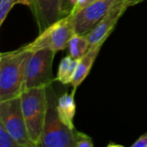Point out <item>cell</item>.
Here are the masks:
<instances>
[{
	"label": "cell",
	"instance_id": "cell-10",
	"mask_svg": "<svg viewBox=\"0 0 147 147\" xmlns=\"http://www.w3.org/2000/svg\"><path fill=\"white\" fill-rule=\"evenodd\" d=\"M102 45L103 44H99L90 47V50L78 60V65L71 83L74 90H77V88L81 84L82 82H84V80L88 76Z\"/></svg>",
	"mask_w": 147,
	"mask_h": 147
},
{
	"label": "cell",
	"instance_id": "cell-7",
	"mask_svg": "<svg viewBox=\"0 0 147 147\" xmlns=\"http://www.w3.org/2000/svg\"><path fill=\"white\" fill-rule=\"evenodd\" d=\"M118 1L95 0L81 9L72 13L76 34H86L90 32Z\"/></svg>",
	"mask_w": 147,
	"mask_h": 147
},
{
	"label": "cell",
	"instance_id": "cell-14",
	"mask_svg": "<svg viewBox=\"0 0 147 147\" xmlns=\"http://www.w3.org/2000/svg\"><path fill=\"white\" fill-rule=\"evenodd\" d=\"M16 3H22L28 6L29 0H0V26L3 25L9 11Z\"/></svg>",
	"mask_w": 147,
	"mask_h": 147
},
{
	"label": "cell",
	"instance_id": "cell-11",
	"mask_svg": "<svg viewBox=\"0 0 147 147\" xmlns=\"http://www.w3.org/2000/svg\"><path fill=\"white\" fill-rule=\"evenodd\" d=\"M76 90H72L71 94L65 92L58 99V112L61 121L71 129H74V116L76 114V103L74 95Z\"/></svg>",
	"mask_w": 147,
	"mask_h": 147
},
{
	"label": "cell",
	"instance_id": "cell-8",
	"mask_svg": "<svg viewBox=\"0 0 147 147\" xmlns=\"http://www.w3.org/2000/svg\"><path fill=\"white\" fill-rule=\"evenodd\" d=\"M127 7L125 0H119L110 9L104 18L90 32L85 34L90 47L103 44L105 42Z\"/></svg>",
	"mask_w": 147,
	"mask_h": 147
},
{
	"label": "cell",
	"instance_id": "cell-1",
	"mask_svg": "<svg viewBox=\"0 0 147 147\" xmlns=\"http://www.w3.org/2000/svg\"><path fill=\"white\" fill-rule=\"evenodd\" d=\"M32 51L23 47L0 54V102L20 96Z\"/></svg>",
	"mask_w": 147,
	"mask_h": 147
},
{
	"label": "cell",
	"instance_id": "cell-19",
	"mask_svg": "<svg viewBox=\"0 0 147 147\" xmlns=\"http://www.w3.org/2000/svg\"><path fill=\"white\" fill-rule=\"evenodd\" d=\"M93 1H95V0H79V1L76 3V5H75V7H74V9H73V11H72V13H74V12H76V11L81 9L82 8H84V6L88 5L89 3H90L93 2Z\"/></svg>",
	"mask_w": 147,
	"mask_h": 147
},
{
	"label": "cell",
	"instance_id": "cell-15",
	"mask_svg": "<svg viewBox=\"0 0 147 147\" xmlns=\"http://www.w3.org/2000/svg\"><path fill=\"white\" fill-rule=\"evenodd\" d=\"M73 138L75 147H93V140L92 138L87 135L84 133H82L76 129H73Z\"/></svg>",
	"mask_w": 147,
	"mask_h": 147
},
{
	"label": "cell",
	"instance_id": "cell-3",
	"mask_svg": "<svg viewBox=\"0 0 147 147\" xmlns=\"http://www.w3.org/2000/svg\"><path fill=\"white\" fill-rule=\"evenodd\" d=\"M20 98L29 138L34 147H38L47 111L46 87L25 90L20 95Z\"/></svg>",
	"mask_w": 147,
	"mask_h": 147
},
{
	"label": "cell",
	"instance_id": "cell-6",
	"mask_svg": "<svg viewBox=\"0 0 147 147\" xmlns=\"http://www.w3.org/2000/svg\"><path fill=\"white\" fill-rule=\"evenodd\" d=\"M0 124L21 147H34L28 132L20 96L0 102Z\"/></svg>",
	"mask_w": 147,
	"mask_h": 147
},
{
	"label": "cell",
	"instance_id": "cell-18",
	"mask_svg": "<svg viewBox=\"0 0 147 147\" xmlns=\"http://www.w3.org/2000/svg\"><path fill=\"white\" fill-rule=\"evenodd\" d=\"M133 147H147V132L142 134L135 142L132 145Z\"/></svg>",
	"mask_w": 147,
	"mask_h": 147
},
{
	"label": "cell",
	"instance_id": "cell-12",
	"mask_svg": "<svg viewBox=\"0 0 147 147\" xmlns=\"http://www.w3.org/2000/svg\"><path fill=\"white\" fill-rule=\"evenodd\" d=\"M78 60L73 59L71 55L62 59L59 65L56 80L63 84H71L78 65Z\"/></svg>",
	"mask_w": 147,
	"mask_h": 147
},
{
	"label": "cell",
	"instance_id": "cell-2",
	"mask_svg": "<svg viewBox=\"0 0 147 147\" xmlns=\"http://www.w3.org/2000/svg\"><path fill=\"white\" fill-rule=\"evenodd\" d=\"M47 111L43 133L38 146L75 147L73 129L68 127L60 119L58 112V99L51 85L46 87Z\"/></svg>",
	"mask_w": 147,
	"mask_h": 147
},
{
	"label": "cell",
	"instance_id": "cell-20",
	"mask_svg": "<svg viewBox=\"0 0 147 147\" xmlns=\"http://www.w3.org/2000/svg\"><path fill=\"white\" fill-rule=\"evenodd\" d=\"M144 0H125V3H127V5L129 7V6H134V5H136L141 2H143Z\"/></svg>",
	"mask_w": 147,
	"mask_h": 147
},
{
	"label": "cell",
	"instance_id": "cell-9",
	"mask_svg": "<svg viewBox=\"0 0 147 147\" xmlns=\"http://www.w3.org/2000/svg\"><path fill=\"white\" fill-rule=\"evenodd\" d=\"M39 33L62 18L60 0H29V5Z\"/></svg>",
	"mask_w": 147,
	"mask_h": 147
},
{
	"label": "cell",
	"instance_id": "cell-4",
	"mask_svg": "<svg viewBox=\"0 0 147 147\" xmlns=\"http://www.w3.org/2000/svg\"><path fill=\"white\" fill-rule=\"evenodd\" d=\"M76 34L72 13L60 18L40 32L32 42L23 46L28 51L50 49L55 53L68 47L69 42Z\"/></svg>",
	"mask_w": 147,
	"mask_h": 147
},
{
	"label": "cell",
	"instance_id": "cell-16",
	"mask_svg": "<svg viewBox=\"0 0 147 147\" xmlns=\"http://www.w3.org/2000/svg\"><path fill=\"white\" fill-rule=\"evenodd\" d=\"M0 147H21L2 124H0Z\"/></svg>",
	"mask_w": 147,
	"mask_h": 147
},
{
	"label": "cell",
	"instance_id": "cell-17",
	"mask_svg": "<svg viewBox=\"0 0 147 147\" xmlns=\"http://www.w3.org/2000/svg\"><path fill=\"white\" fill-rule=\"evenodd\" d=\"M78 2V0H60L62 17L71 14Z\"/></svg>",
	"mask_w": 147,
	"mask_h": 147
},
{
	"label": "cell",
	"instance_id": "cell-5",
	"mask_svg": "<svg viewBox=\"0 0 147 147\" xmlns=\"http://www.w3.org/2000/svg\"><path fill=\"white\" fill-rule=\"evenodd\" d=\"M55 53L50 49H39L32 52L26 69L23 90L47 87L56 80L53 74Z\"/></svg>",
	"mask_w": 147,
	"mask_h": 147
},
{
	"label": "cell",
	"instance_id": "cell-13",
	"mask_svg": "<svg viewBox=\"0 0 147 147\" xmlns=\"http://www.w3.org/2000/svg\"><path fill=\"white\" fill-rule=\"evenodd\" d=\"M69 55L73 59H80L90 48V44L85 34H76L71 39L69 45Z\"/></svg>",
	"mask_w": 147,
	"mask_h": 147
}]
</instances>
